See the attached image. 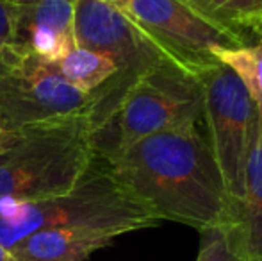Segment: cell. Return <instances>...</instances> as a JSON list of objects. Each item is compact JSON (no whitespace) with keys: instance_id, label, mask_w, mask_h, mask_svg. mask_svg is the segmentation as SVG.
<instances>
[{"instance_id":"6da1fadb","label":"cell","mask_w":262,"mask_h":261,"mask_svg":"<svg viewBox=\"0 0 262 261\" xmlns=\"http://www.w3.org/2000/svg\"><path fill=\"white\" fill-rule=\"evenodd\" d=\"M105 161L118 183L159 222L184 224L198 233L230 222L223 175L196 126L146 136Z\"/></svg>"},{"instance_id":"7a4b0ae2","label":"cell","mask_w":262,"mask_h":261,"mask_svg":"<svg viewBox=\"0 0 262 261\" xmlns=\"http://www.w3.org/2000/svg\"><path fill=\"white\" fill-rule=\"evenodd\" d=\"M159 220L118 183L109 163L95 156L66 193L29 202L0 204V244L7 249L29 234L54 227H88L116 236L156 227Z\"/></svg>"},{"instance_id":"3957f363","label":"cell","mask_w":262,"mask_h":261,"mask_svg":"<svg viewBox=\"0 0 262 261\" xmlns=\"http://www.w3.org/2000/svg\"><path fill=\"white\" fill-rule=\"evenodd\" d=\"M95 156L86 115L9 131L0 145V204L66 193Z\"/></svg>"},{"instance_id":"277c9868","label":"cell","mask_w":262,"mask_h":261,"mask_svg":"<svg viewBox=\"0 0 262 261\" xmlns=\"http://www.w3.org/2000/svg\"><path fill=\"white\" fill-rule=\"evenodd\" d=\"M73 36L77 47L104 54L116 65L113 79L90 95L86 118L91 138L114 118L143 77L164 63L186 61L139 27L127 13L102 0H75Z\"/></svg>"},{"instance_id":"5b68a950","label":"cell","mask_w":262,"mask_h":261,"mask_svg":"<svg viewBox=\"0 0 262 261\" xmlns=\"http://www.w3.org/2000/svg\"><path fill=\"white\" fill-rule=\"evenodd\" d=\"M202 66L171 61L143 77L114 118L91 138L95 154L105 159L146 136L196 126L204 118Z\"/></svg>"},{"instance_id":"8992f818","label":"cell","mask_w":262,"mask_h":261,"mask_svg":"<svg viewBox=\"0 0 262 261\" xmlns=\"http://www.w3.org/2000/svg\"><path fill=\"white\" fill-rule=\"evenodd\" d=\"M209 145L230 198V215L245 193L246 167L259 139L257 106L237 75L214 59L200 68Z\"/></svg>"},{"instance_id":"52a82bcc","label":"cell","mask_w":262,"mask_h":261,"mask_svg":"<svg viewBox=\"0 0 262 261\" xmlns=\"http://www.w3.org/2000/svg\"><path fill=\"white\" fill-rule=\"evenodd\" d=\"M88 104L90 95L70 84L54 63L32 54L0 73L2 131L86 115Z\"/></svg>"},{"instance_id":"ba28073f","label":"cell","mask_w":262,"mask_h":261,"mask_svg":"<svg viewBox=\"0 0 262 261\" xmlns=\"http://www.w3.org/2000/svg\"><path fill=\"white\" fill-rule=\"evenodd\" d=\"M127 13L139 27L193 65L214 61V50L239 49L248 39L212 24L182 0H130Z\"/></svg>"},{"instance_id":"9c48e42d","label":"cell","mask_w":262,"mask_h":261,"mask_svg":"<svg viewBox=\"0 0 262 261\" xmlns=\"http://www.w3.org/2000/svg\"><path fill=\"white\" fill-rule=\"evenodd\" d=\"M16 6L14 39L21 54L55 63L75 47V0H32Z\"/></svg>"},{"instance_id":"30bf717a","label":"cell","mask_w":262,"mask_h":261,"mask_svg":"<svg viewBox=\"0 0 262 261\" xmlns=\"http://www.w3.org/2000/svg\"><path fill=\"white\" fill-rule=\"evenodd\" d=\"M111 231L88 227L41 229L11 247L14 261H86L91 254L111 247L116 240Z\"/></svg>"},{"instance_id":"8fae6325","label":"cell","mask_w":262,"mask_h":261,"mask_svg":"<svg viewBox=\"0 0 262 261\" xmlns=\"http://www.w3.org/2000/svg\"><path fill=\"white\" fill-rule=\"evenodd\" d=\"M221 231L235 256L262 261V138L257 139L248 159L243 198L232 209L228 226Z\"/></svg>"},{"instance_id":"7c38bea8","label":"cell","mask_w":262,"mask_h":261,"mask_svg":"<svg viewBox=\"0 0 262 261\" xmlns=\"http://www.w3.org/2000/svg\"><path fill=\"white\" fill-rule=\"evenodd\" d=\"M212 24L248 39V32L262 39V0H182Z\"/></svg>"},{"instance_id":"4fadbf2b","label":"cell","mask_w":262,"mask_h":261,"mask_svg":"<svg viewBox=\"0 0 262 261\" xmlns=\"http://www.w3.org/2000/svg\"><path fill=\"white\" fill-rule=\"evenodd\" d=\"M54 65L70 84L88 95L105 86L116 73V65L109 57L77 45Z\"/></svg>"},{"instance_id":"5bb4252c","label":"cell","mask_w":262,"mask_h":261,"mask_svg":"<svg viewBox=\"0 0 262 261\" xmlns=\"http://www.w3.org/2000/svg\"><path fill=\"white\" fill-rule=\"evenodd\" d=\"M212 56L227 65L241 79L257 106V127L259 139L262 138V42L239 49H217Z\"/></svg>"},{"instance_id":"9a60e30c","label":"cell","mask_w":262,"mask_h":261,"mask_svg":"<svg viewBox=\"0 0 262 261\" xmlns=\"http://www.w3.org/2000/svg\"><path fill=\"white\" fill-rule=\"evenodd\" d=\"M16 4L0 0V73L7 72L29 56L21 54L16 47Z\"/></svg>"},{"instance_id":"2e32d148","label":"cell","mask_w":262,"mask_h":261,"mask_svg":"<svg viewBox=\"0 0 262 261\" xmlns=\"http://www.w3.org/2000/svg\"><path fill=\"white\" fill-rule=\"evenodd\" d=\"M194 261H248L235 256L228 249L225 234L220 227L205 229L200 233V249Z\"/></svg>"},{"instance_id":"e0dca14e","label":"cell","mask_w":262,"mask_h":261,"mask_svg":"<svg viewBox=\"0 0 262 261\" xmlns=\"http://www.w3.org/2000/svg\"><path fill=\"white\" fill-rule=\"evenodd\" d=\"M102 2L109 4V6L116 7V9H120V11H125L128 4H130V0H102Z\"/></svg>"},{"instance_id":"ac0fdd59","label":"cell","mask_w":262,"mask_h":261,"mask_svg":"<svg viewBox=\"0 0 262 261\" xmlns=\"http://www.w3.org/2000/svg\"><path fill=\"white\" fill-rule=\"evenodd\" d=\"M0 261H14V256L11 252V249H7L6 245L0 244Z\"/></svg>"},{"instance_id":"d6986e66","label":"cell","mask_w":262,"mask_h":261,"mask_svg":"<svg viewBox=\"0 0 262 261\" xmlns=\"http://www.w3.org/2000/svg\"><path fill=\"white\" fill-rule=\"evenodd\" d=\"M7 132H9V131H2V129H0V145H2V143L6 142V138H7Z\"/></svg>"},{"instance_id":"ffe728a7","label":"cell","mask_w":262,"mask_h":261,"mask_svg":"<svg viewBox=\"0 0 262 261\" xmlns=\"http://www.w3.org/2000/svg\"><path fill=\"white\" fill-rule=\"evenodd\" d=\"M7 2H13V4H27V2H32V0H7Z\"/></svg>"}]
</instances>
